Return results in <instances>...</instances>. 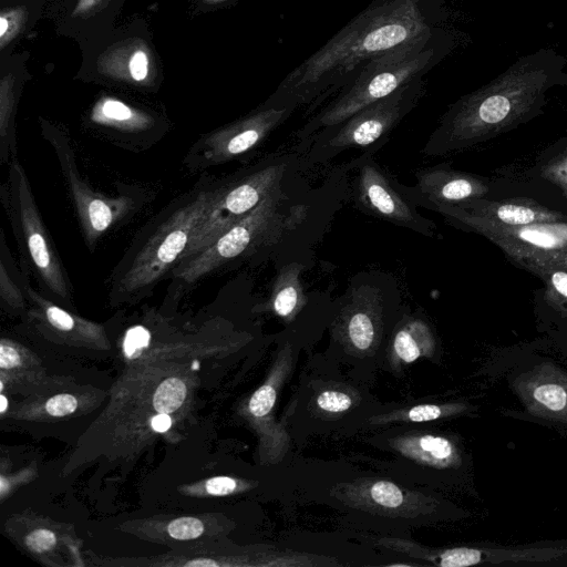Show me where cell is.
Masks as SVG:
<instances>
[{
  "mask_svg": "<svg viewBox=\"0 0 567 567\" xmlns=\"http://www.w3.org/2000/svg\"><path fill=\"white\" fill-rule=\"evenodd\" d=\"M446 12L426 0H373L292 69L265 101L312 115L372 59L441 24Z\"/></svg>",
  "mask_w": 567,
  "mask_h": 567,
  "instance_id": "1",
  "label": "cell"
},
{
  "mask_svg": "<svg viewBox=\"0 0 567 567\" xmlns=\"http://www.w3.org/2000/svg\"><path fill=\"white\" fill-rule=\"evenodd\" d=\"M566 68L567 59L548 48L519 56L497 78L452 104L422 153L444 155L529 117L550 89L567 85Z\"/></svg>",
  "mask_w": 567,
  "mask_h": 567,
  "instance_id": "2",
  "label": "cell"
},
{
  "mask_svg": "<svg viewBox=\"0 0 567 567\" xmlns=\"http://www.w3.org/2000/svg\"><path fill=\"white\" fill-rule=\"evenodd\" d=\"M298 172L230 228L179 260L169 272L172 284L168 292L179 296L219 269L277 252L276 248L299 235L317 200L309 196L310 190L301 189L298 181H292Z\"/></svg>",
  "mask_w": 567,
  "mask_h": 567,
  "instance_id": "3",
  "label": "cell"
},
{
  "mask_svg": "<svg viewBox=\"0 0 567 567\" xmlns=\"http://www.w3.org/2000/svg\"><path fill=\"white\" fill-rule=\"evenodd\" d=\"M215 185L216 181H200L140 229L109 277L112 303L141 300L172 271L185 254Z\"/></svg>",
  "mask_w": 567,
  "mask_h": 567,
  "instance_id": "4",
  "label": "cell"
},
{
  "mask_svg": "<svg viewBox=\"0 0 567 567\" xmlns=\"http://www.w3.org/2000/svg\"><path fill=\"white\" fill-rule=\"evenodd\" d=\"M457 45L456 35L439 24L368 62L358 75L322 105L297 131L298 153L316 133L332 127L363 107L424 78Z\"/></svg>",
  "mask_w": 567,
  "mask_h": 567,
  "instance_id": "5",
  "label": "cell"
},
{
  "mask_svg": "<svg viewBox=\"0 0 567 567\" xmlns=\"http://www.w3.org/2000/svg\"><path fill=\"white\" fill-rule=\"evenodd\" d=\"M21 262L33 274L41 292L60 303H72L73 288L41 218L28 175L18 157L9 163L8 181L1 186Z\"/></svg>",
  "mask_w": 567,
  "mask_h": 567,
  "instance_id": "6",
  "label": "cell"
},
{
  "mask_svg": "<svg viewBox=\"0 0 567 567\" xmlns=\"http://www.w3.org/2000/svg\"><path fill=\"white\" fill-rule=\"evenodd\" d=\"M300 169L303 168L298 153H280L216 181L210 203L179 260L195 254L230 228Z\"/></svg>",
  "mask_w": 567,
  "mask_h": 567,
  "instance_id": "7",
  "label": "cell"
},
{
  "mask_svg": "<svg viewBox=\"0 0 567 567\" xmlns=\"http://www.w3.org/2000/svg\"><path fill=\"white\" fill-rule=\"evenodd\" d=\"M424 78L411 81L389 96L358 111L343 122L312 135L298 154L302 168L326 164L340 153L361 148L377 152L390 133L417 105L425 94Z\"/></svg>",
  "mask_w": 567,
  "mask_h": 567,
  "instance_id": "8",
  "label": "cell"
},
{
  "mask_svg": "<svg viewBox=\"0 0 567 567\" xmlns=\"http://www.w3.org/2000/svg\"><path fill=\"white\" fill-rule=\"evenodd\" d=\"M374 152H364L348 166L355 171L350 196L359 210L420 235L433 237L435 225L423 217L413 202L402 193L398 181L373 158Z\"/></svg>",
  "mask_w": 567,
  "mask_h": 567,
  "instance_id": "9",
  "label": "cell"
},
{
  "mask_svg": "<svg viewBox=\"0 0 567 567\" xmlns=\"http://www.w3.org/2000/svg\"><path fill=\"white\" fill-rule=\"evenodd\" d=\"M295 111L290 106L265 102L245 118L195 142L184 164L189 171L197 172L247 155L260 146Z\"/></svg>",
  "mask_w": 567,
  "mask_h": 567,
  "instance_id": "10",
  "label": "cell"
},
{
  "mask_svg": "<svg viewBox=\"0 0 567 567\" xmlns=\"http://www.w3.org/2000/svg\"><path fill=\"white\" fill-rule=\"evenodd\" d=\"M45 138L56 154L71 200L87 247L93 251L101 237L134 208L130 196L107 197L93 190L81 177L69 140L60 132H47Z\"/></svg>",
  "mask_w": 567,
  "mask_h": 567,
  "instance_id": "11",
  "label": "cell"
},
{
  "mask_svg": "<svg viewBox=\"0 0 567 567\" xmlns=\"http://www.w3.org/2000/svg\"><path fill=\"white\" fill-rule=\"evenodd\" d=\"M534 415L567 423V373L551 363L534 367L514 382Z\"/></svg>",
  "mask_w": 567,
  "mask_h": 567,
  "instance_id": "12",
  "label": "cell"
},
{
  "mask_svg": "<svg viewBox=\"0 0 567 567\" xmlns=\"http://www.w3.org/2000/svg\"><path fill=\"white\" fill-rule=\"evenodd\" d=\"M415 178L416 184L412 187L398 182L402 193L414 205L419 202H430L457 206L483 192L482 184L472 176L441 166L419 169Z\"/></svg>",
  "mask_w": 567,
  "mask_h": 567,
  "instance_id": "13",
  "label": "cell"
},
{
  "mask_svg": "<svg viewBox=\"0 0 567 567\" xmlns=\"http://www.w3.org/2000/svg\"><path fill=\"white\" fill-rule=\"evenodd\" d=\"M305 269L306 264L297 260L280 265L267 301L277 316L289 319L305 306L307 296L300 278Z\"/></svg>",
  "mask_w": 567,
  "mask_h": 567,
  "instance_id": "14",
  "label": "cell"
},
{
  "mask_svg": "<svg viewBox=\"0 0 567 567\" xmlns=\"http://www.w3.org/2000/svg\"><path fill=\"white\" fill-rule=\"evenodd\" d=\"M30 270L21 262L19 269L7 246L3 230L0 236V299L2 306L13 311L24 310L28 297L25 279Z\"/></svg>",
  "mask_w": 567,
  "mask_h": 567,
  "instance_id": "15",
  "label": "cell"
},
{
  "mask_svg": "<svg viewBox=\"0 0 567 567\" xmlns=\"http://www.w3.org/2000/svg\"><path fill=\"white\" fill-rule=\"evenodd\" d=\"M506 233L543 250H561L567 247V228L565 227L528 225Z\"/></svg>",
  "mask_w": 567,
  "mask_h": 567,
  "instance_id": "16",
  "label": "cell"
},
{
  "mask_svg": "<svg viewBox=\"0 0 567 567\" xmlns=\"http://www.w3.org/2000/svg\"><path fill=\"white\" fill-rule=\"evenodd\" d=\"M429 332L421 320H412L400 329L394 337V350L404 362H413L421 355L417 339Z\"/></svg>",
  "mask_w": 567,
  "mask_h": 567,
  "instance_id": "17",
  "label": "cell"
},
{
  "mask_svg": "<svg viewBox=\"0 0 567 567\" xmlns=\"http://www.w3.org/2000/svg\"><path fill=\"white\" fill-rule=\"evenodd\" d=\"M95 118L106 125L121 127L128 132H135L143 126L142 122L136 121V114L126 104L116 100L103 102Z\"/></svg>",
  "mask_w": 567,
  "mask_h": 567,
  "instance_id": "18",
  "label": "cell"
},
{
  "mask_svg": "<svg viewBox=\"0 0 567 567\" xmlns=\"http://www.w3.org/2000/svg\"><path fill=\"white\" fill-rule=\"evenodd\" d=\"M186 398V385L178 378L164 380L153 395V406L157 413H173L182 406Z\"/></svg>",
  "mask_w": 567,
  "mask_h": 567,
  "instance_id": "19",
  "label": "cell"
},
{
  "mask_svg": "<svg viewBox=\"0 0 567 567\" xmlns=\"http://www.w3.org/2000/svg\"><path fill=\"white\" fill-rule=\"evenodd\" d=\"M495 218L506 226H528L540 220H548L550 216L543 215L530 207L517 204H503L494 210Z\"/></svg>",
  "mask_w": 567,
  "mask_h": 567,
  "instance_id": "20",
  "label": "cell"
},
{
  "mask_svg": "<svg viewBox=\"0 0 567 567\" xmlns=\"http://www.w3.org/2000/svg\"><path fill=\"white\" fill-rule=\"evenodd\" d=\"M417 447L424 454L425 458L435 464L447 465L454 458V447L452 443L441 436L424 435L417 440Z\"/></svg>",
  "mask_w": 567,
  "mask_h": 567,
  "instance_id": "21",
  "label": "cell"
},
{
  "mask_svg": "<svg viewBox=\"0 0 567 567\" xmlns=\"http://www.w3.org/2000/svg\"><path fill=\"white\" fill-rule=\"evenodd\" d=\"M167 532L174 539L189 540L203 534L204 525L195 517H179L168 524Z\"/></svg>",
  "mask_w": 567,
  "mask_h": 567,
  "instance_id": "22",
  "label": "cell"
},
{
  "mask_svg": "<svg viewBox=\"0 0 567 567\" xmlns=\"http://www.w3.org/2000/svg\"><path fill=\"white\" fill-rule=\"evenodd\" d=\"M151 341V332L147 328L136 324L127 329L123 341V351L130 359L136 353L148 347Z\"/></svg>",
  "mask_w": 567,
  "mask_h": 567,
  "instance_id": "23",
  "label": "cell"
},
{
  "mask_svg": "<svg viewBox=\"0 0 567 567\" xmlns=\"http://www.w3.org/2000/svg\"><path fill=\"white\" fill-rule=\"evenodd\" d=\"M482 553L474 548H454L441 556L440 565L443 567H465L480 563Z\"/></svg>",
  "mask_w": 567,
  "mask_h": 567,
  "instance_id": "24",
  "label": "cell"
},
{
  "mask_svg": "<svg viewBox=\"0 0 567 567\" xmlns=\"http://www.w3.org/2000/svg\"><path fill=\"white\" fill-rule=\"evenodd\" d=\"M371 497L385 507H398L403 502V495L393 483L380 481L371 487Z\"/></svg>",
  "mask_w": 567,
  "mask_h": 567,
  "instance_id": "25",
  "label": "cell"
},
{
  "mask_svg": "<svg viewBox=\"0 0 567 567\" xmlns=\"http://www.w3.org/2000/svg\"><path fill=\"white\" fill-rule=\"evenodd\" d=\"M276 401V391L271 385L260 386L249 401V411L260 417L270 412Z\"/></svg>",
  "mask_w": 567,
  "mask_h": 567,
  "instance_id": "26",
  "label": "cell"
},
{
  "mask_svg": "<svg viewBox=\"0 0 567 567\" xmlns=\"http://www.w3.org/2000/svg\"><path fill=\"white\" fill-rule=\"evenodd\" d=\"M318 405L329 412H341L348 410L352 401L349 395L338 391L322 392L317 399Z\"/></svg>",
  "mask_w": 567,
  "mask_h": 567,
  "instance_id": "27",
  "label": "cell"
},
{
  "mask_svg": "<svg viewBox=\"0 0 567 567\" xmlns=\"http://www.w3.org/2000/svg\"><path fill=\"white\" fill-rule=\"evenodd\" d=\"M78 408V401L70 394L52 396L45 404L47 412L52 416H64L73 413Z\"/></svg>",
  "mask_w": 567,
  "mask_h": 567,
  "instance_id": "28",
  "label": "cell"
},
{
  "mask_svg": "<svg viewBox=\"0 0 567 567\" xmlns=\"http://www.w3.org/2000/svg\"><path fill=\"white\" fill-rule=\"evenodd\" d=\"M28 547L37 553H42L54 547L56 537L50 529H35L25 539Z\"/></svg>",
  "mask_w": 567,
  "mask_h": 567,
  "instance_id": "29",
  "label": "cell"
},
{
  "mask_svg": "<svg viewBox=\"0 0 567 567\" xmlns=\"http://www.w3.org/2000/svg\"><path fill=\"white\" fill-rule=\"evenodd\" d=\"M237 483L228 476H217L206 482V491L210 495H228L235 491Z\"/></svg>",
  "mask_w": 567,
  "mask_h": 567,
  "instance_id": "30",
  "label": "cell"
},
{
  "mask_svg": "<svg viewBox=\"0 0 567 567\" xmlns=\"http://www.w3.org/2000/svg\"><path fill=\"white\" fill-rule=\"evenodd\" d=\"M442 410L436 405H417L409 411V419L414 422L431 421L440 417Z\"/></svg>",
  "mask_w": 567,
  "mask_h": 567,
  "instance_id": "31",
  "label": "cell"
},
{
  "mask_svg": "<svg viewBox=\"0 0 567 567\" xmlns=\"http://www.w3.org/2000/svg\"><path fill=\"white\" fill-rule=\"evenodd\" d=\"M20 363V353L18 349L4 341L0 344V368L2 370L12 369Z\"/></svg>",
  "mask_w": 567,
  "mask_h": 567,
  "instance_id": "32",
  "label": "cell"
},
{
  "mask_svg": "<svg viewBox=\"0 0 567 567\" xmlns=\"http://www.w3.org/2000/svg\"><path fill=\"white\" fill-rule=\"evenodd\" d=\"M130 72L134 80L142 81L147 75V58L144 52L137 51L130 62Z\"/></svg>",
  "mask_w": 567,
  "mask_h": 567,
  "instance_id": "33",
  "label": "cell"
},
{
  "mask_svg": "<svg viewBox=\"0 0 567 567\" xmlns=\"http://www.w3.org/2000/svg\"><path fill=\"white\" fill-rule=\"evenodd\" d=\"M550 280L557 292L567 298V272L561 270L555 271Z\"/></svg>",
  "mask_w": 567,
  "mask_h": 567,
  "instance_id": "34",
  "label": "cell"
},
{
  "mask_svg": "<svg viewBox=\"0 0 567 567\" xmlns=\"http://www.w3.org/2000/svg\"><path fill=\"white\" fill-rule=\"evenodd\" d=\"M172 425V420L167 413H158L151 421V426L155 432L162 433L167 431Z\"/></svg>",
  "mask_w": 567,
  "mask_h": 567,
  "instance_id": "35",
  "label": "cell"
},
{
  "mask_svg": "<svg viewBox=\"0 0 567 567\" xmlns=\"http://www.w3.org/2000/svg\"><path fill=\"white\" fill-rule=\"evenodd\" d=\"M186 566H216L218 565L216 561L213 560H193L185 564Z\"/></svg>",
  "mask_w": 567,
  "mask_h": 567,
  "instance_id": "36",
  "label": "cell"
},
{
  "mask_svg": "<svg viewBox=\"0 0 567 567\" xmlns=\"http://www.w3.org/2000/svg\"><path fill=\"white\" fill-rule=\"evenodd\" d=\"M560 181H567V164L560 167L559 172L556 173ZM567 184V182H565Z\"/></svg>",
  "mask_w": 567,
  "mask_h": 567,
  "instance_id": "37",
  "label": "cell"
},
{
  "mask_svg": "<svg viewBox=\"0 0 567 567\" xmlns=\"http://www.w3.org/2000/svg\"><path fill=\"white\" fill-rule=\"evenodd\" d=\"M8 28V21L4 18L0 19V37H3Z\"/></svg>",
  "mask_w": 567,
  "mask_h": 567,
  "instance_id": "38",
  "label": "cell"
},
{
  "mask_svg": "<svg viewBox=\"0 0 567 567\" xmlns=\"http://www.w3.org/2000/svg\"><path fill=\"white\" fill-rule=\"evenodd\" d=\"M0 401H1V404H0L1 413H4V411L7 409V399H6V396L3 394H1Z\"/></svg>",
  "mask_w": 567,
  "mask_h": 567,
  "instance_id": "39",
  "label": "cell"
}]
</instances>
